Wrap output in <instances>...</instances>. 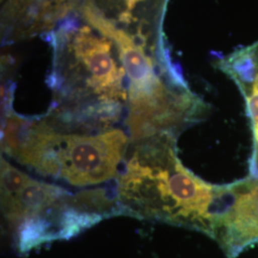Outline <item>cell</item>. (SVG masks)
<instances>
[{
	"label": "cell",
	"instance_id": "8992f818",
	"mask_svg": "<svg viewBox=\"0 0 258 258\" xmlns=\"http://www.w3.org/2000/svg\"><path fill=\"white\" fill-rule=\"evenodd\" d=\"M218 67L237 85L245 99L253 140L249 176L258 178V41L226 55Z\"/></svg>",
	"mask_w": 258,
	"mask_h": 258
},
{
	"label": "cell",
	"instance_id": "6da1fadb",
	"mask_svg": "<svg viewBox=\"0 0 258 258\" xmlns=\"http://www.w3.org/2000/svg\"><path fill=\"white\" fill-rule=\"evenodd\" d=\"M176 138L162 134L133 143L132 155L118 182L121 214L183 226L212 236L218 184L207 183L183 166L177 156Z\"/></svg>",
	"mask_w": 258,
	"mask_h": 258
},
{
	"label": "cell",
	"instance_id": "52a82bcc",
	"mask_svg": "<svg viewBox=\"0 0 258 258\" xmlns=\"http://www.w3.org/2000/svg\"><path fill=\"white\" fill-rule=\"evenodd\" d=\"M69 195L59 186L39 182L28 176L19 188L1 191L3 216L16 227L29 219H45L49 212Z\"/></svg>",
	"mask_w": 258,
	"mask_h": 258
},
{
	"label": "cell",
	"instance_id": "5b68a950",
	"mask_svg": "<svg viewBox=\"0 0 258 258\" xmlns=\"http://www.w3.org/2000/svg\"><path fill=\"white\" fill-rule=\"evenodd\" d=\"M75 53L88 71L87 84L102 102H117L125 99L121 79L123 71L118 68L111 56V44L106 39L93 37L84 27L75 38Z\"/></svg>",
	"mask_w": 258,
	"mask_h": 258
},
{
	"label": "cell",
	"instance_id": "3957f363",
	"mask_svg": "<svg viewBox=\"0 0 258 258\" xmlns=\"http://www.w3.org/2000/svg\"><path fill=\"white\" fill-rule=\"evenodd\" d=\"M212 238L228 258L258 243V178L248 176L218 185L214 203Z\"/></svg>",
	"mask_w": 258,
	"mask_h": 258
},
{
	"label": "cell",
	"instance_id": "7a4b0ae2",
	"mask_svg": "<svg viewBox=\"0 0 258 258\" xmlns=\"http://www.w3.org/2000/svg\"><path fill=\"white\" fill-rule=\"evenodd\" d=\"M119 129L97 134L61 132L48 121H33L23 136L17 160L39 174L84 186L106 182L118 174L128 147Z\"/></svg>",
	"mask_w": 258,
	"mask_h": 258
},
{
	"label": "cell",
	"instance_id": "ba28073f",
	"mask_svg": "<svg viewBox=\"0 0 258 258\" xmlns=\"http://www.w3.org/2000/svg\"><path fill=\"white\" fill-rule=\"evenodd\" d=\"M139 0H126V4L129 10L133 9Z\"/></svg>",
	"mask_w": 258,
	"mask_h": 258
},
{
	"label": "cell",
	"instance_id": "277c9868",
	"mask_svg": "<svg viewBox=\"0 0 258 258\" xmlns=\"http://www.w3.org/2000/svg\"><path fill=\"white\" fill-rule=\"evenodd\" d=\"M90 24L112 39L120 51V58L129 79V103L155 102L173 92L177 87H167L157 76L150 58L126 33L116 29L92 5L83 10Z\"/></svg>",
	"mask_w": 258,
	"mask_h": 258
}]
</instances>
